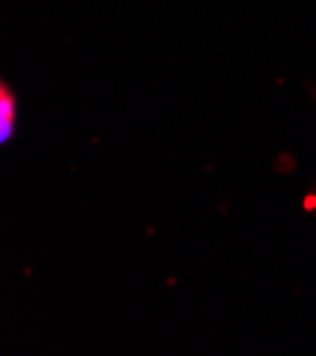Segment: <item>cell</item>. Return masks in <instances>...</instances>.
I'll return each mask as SVG.
<instances>
[{
	"label": "cell",
	"instance_id": "1",
	"mask_svg": "<svg viewBox=\"0 0 316 356\" xmlns=\"http://www.w3.org/2000/svg\"><path fill=\"white\" fill-rule=\"evenodd\" d=\"M15 108H17V100L9 92V86L3 83L0 86V140L3 143H9L15 131Z\"/></svg>",
	"mask_w": 316,
	"mask_h": 356
}]
</instances>
